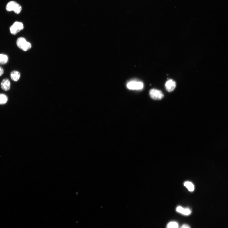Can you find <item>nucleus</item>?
Wrapping results in <instances>:
<instances>
[{
  "instance_id": "f257e3e1",
  "label": "nucleus",
  "mask_w": 228,
  "mask_h": 228,
  "mask_svg": "<svg viewBox=\"0 0 228 228\" xmlns=\"http://www.w3.org/2000/svg\"><path fill=\"white\" fill-rule=\"evenodd\" d=\"M16 43L18 47L24 51H27L32 47L31 44L27 42L26 39L23 37L18 38Z\"/></svg>"
},
{
  "instance_id": "f03ea898",
  "label": "nucleus",
  "mask_w": 228,
  "mask_h": 228,
  "mask_svg": "<svg viewBox=\"0 0 228 228\" xmlns=\"http://www.w3.org/2000/svg\"><path fill=\"white\" fill-rule=\"evenodd\" d=\"M143 86L142 82L136 80L130 81L127 84L128 88L131 90H141L143 88Z\"/></svg>"
},
{
  "instance_id": "7ed1b4c3",
  "label": "nucleus",
  "mask_w": 228,
  "mask_h": 228,
  "mask_svg": "<svg viewBox=\"0 0 228 228\" xmlns=\"http://www.w3.org/2000/svg\"><path fill=\"white\" fill-rule=\"evenodd\" d=\"M150 97L155 100H160L163 99L164 95L160 90L156 89H151L149 91Z\"/></svg>"
},
{
  "instance_id": "20e7f679",
  "label": "nucleus",
  "mask_w": 228,
  "mask_h": 228,
  "mask_svg": "<svg viewBox=\"0 0 228 228\" xmlns=\"http://www.w3.org/2000/svg\"><path fill=\"white\" fill-rule=\"evenodd\" d=\"M24 25L21 22H16L10 28V32L14 35L17 34L20 31L23 29Z\"/></svg>"
},
{
  "instance_id": "39448f33",
  "label": "nucleus",
  "mask_w": 228,
  "mask_h": 228,
  "mask_svg": "<svg viewBox=\"0 0 228 228\" xmlns=\"http://www.w3.org/2000/svg\"><path fill=\"white\" fill-rule=\"evenodd\" d=\"M176 87V83L172 79H170L166 82L165 88L169 92H171L174 90Z\"/></svg>"
},
{
  "instance_id": "423d86ee",
  "label": "nucleus",
  "mask_w": 228,
  "mask_h": 228,
  "mask_svg": "<svg viewBox=\"0 0 228 228\" xmlns=\"http://www.w3.org/2000/svg\"><path fill=\"white\" fill-rule=\"evenodd\" d=\"M11 87V83L9 80L7 78L4 79L1 82V87L4 91H8Z\"/></svg>"
},
{
  "instance_id": "0eeeda50",
  "label": "nucleus",
  "mask_w": 228,
  "mask_h": 228,
  "mask_svg": "<svg viewBox=\"0 0 228 228\" xmlns=\"http://www.w3.org/2000/svg\"><path fill=\"white\" fill-rule=\"evenodd\" d=\"M176 210L179 213L186 215H190L191 213V210L189 209H184L181 206H179L176 209Z\"/></svg>"
},
{
  "instance_id": "6e6552de",
  "label": "nucleus",
  "mask_w": 228,
  "mask_h": 228,
  "mask_svg": "<svg viewBox=\"0 0 228 228\" xmlns=\"http://www.w3.org/2000/svg\"><path fill=\"white\" fill-rule=\"evenodd\" d=\"M10 76H11V78L13 81H17L19 79L20 74L19 72L14 70L11 72Z\"/></svg>"
},
{
  "instance_id": "1a4fd4ad",
  "label": "nucleus",
  "mask_w": 228,
  "mask_h": 228,
  "mask_svg": "<svg viewBox=\"0 0 228 228\" xmlns=\"http://www.w3.org/2000/svg\"><path fill=\"white\" fill-rule=\"evenodd\" d=\"M17 3L14 1H11L9 2L6 6V9L8 11H14L15 7Z\"/></svg>"
},
{
  "instance_id": "9d476101",
  "label": "nucleus",
  "mask_w": 228,
  "mask_h": 228,
  "mask_svg": "<svg viewBox=\"0 0 228 228\" xmlns=\"http://www.w3.org/2000/svg\"><path fill=\"white\" fill-rule=\"evenodd\" d=\"M8 57L7 55L4 54H0V64L4 65L7 63Z\"/></svg>"
},
{
  "instance_id": "9b49d317",
  "label": "nucleus",
  "mask_w": 228,
  "mask_h": 228,
  "mask_svg": "<svg viewBox=\"0 0 228 228\" xmlns=\"http://www.w3.org/2000/svg\"><path fill=\"white\" fill-rule=\"evenodd\" d=\"M8 98L5 94H0V105H4L7 102Z\"/></svg>"
},
{
  "instance_id": "f8f14e48",
  "label": "nucleus",
  "mask_w": 228,
  "mask_h": 228,
  "mask_svg": "<svg viewBox=\"0 0 228 228\" xmlns=\"http://www.w3.org/2000/svg\"><path fill=\"white\" fill-rule=\"evenodd\" d=\"M184 185L189 191L192 192L194 191L195 189L194 186L191 182H186L184 183Z\"/></svg>"
},
{
  "instance_id": "ddd939ff",
  "label": "nucleus",
  "mask_w": 228,
  "mask_h": 228,
  "mask_svg": "<svg viewBox=\"0 0 228 228\" xmlns=\"http://www.w3.org/2000/svg\"><path fill=\"white\" fill-rule=\"evenodd\" d=\"M167 228H179V225L177 222H171L168 224Z\"/></svg>"
},
{
  "instance_id": "4468645a",
  "label": "nucleus",
  "mask_w": 228,
  "mask_h": 228,
  "mask_svg": "<svg viewBox=\"0 0 228 228\" xmlns=\"http://www.w3.org/2000/svg\"><path fill=\"white\" fill-rule=\"evenodd\" d=\"M22 10V7L21 6L17 3L15 7L14 11L16 14H18L21 12Z\"/></svg>"
},
{
  "instance_id": "2eb2a0df",
  "label": "nucleus",
  "mask_w": 228,
  "mask_h": 228,
  "mask_svg": "<svg viewBox=\"0 0 228 228\" xmlns=\"http://www.w3.org/2000/svg\"><path fill=\"white\" fill-rule=\"evenodd\" d=\"M4 70L0 66V76H1L3 74Z\"/></svg>"
},
{
  "instance_id": "dca6fc26",
  "label": "nucleus",
  "mask_w": 228,
  "mask_h": 228,
  "mask_svg": "<svg viewBox=\"0 0 228 228\" xmlns=\"http://www.w3.org/2000/svg\"><path fill=\"white\" fill-rule=\"evenodd\" d=\"M181 228H191V227L187 224H184L181 226Z\"/></svg>"
}]
</instances>
